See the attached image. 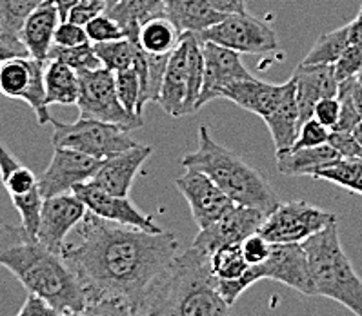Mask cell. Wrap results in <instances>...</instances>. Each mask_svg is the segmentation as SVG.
Instances as JSON below:
<instances>
[{"instance_id":"cell-15","label":"cell","mask_w":362,"mask_h":316,"mask_svg":"<svg viewBox=\"0 0 362 316\" xmlns=\"http://www.w3.org/2000/svg\"><path fill=\"white\" fill-rule=\"evenodd\" d=\"M86 204L88 211L97 217L110 220V222L122 224V226L136 227L149 233H162V227L153 222V218L142 213L128 197L113 195L110 191L97 188V186L86 182L73 188V191Z\"/></svg>"},{"instance_id":"cell-22","label":"cell","mask_w":362,"mask_h":316,"mask_svg":"<svg viewBox=\"0 0 362 316\" xmlns=\"http://www.w3.org/2000/svg\"><path fill=\"white\" fill-rule=\"evenodd\" d=\"M262 120L272 133L277 154L290 151L298 137V129H300V113H298L297 97H295L293 77L288 80V90H286L282 102Z\"/></svg>"},{"instance_id":"cell-47","label":"cell","mask_w":362,"mask_h":316,"mask_svg":"<svg viewBox=\"0 0 362 316\" xmlns=\"http://www.w3.org/2000/svg\"><path fill=\"white\" fill-rule=\"evenodd\" d=\"M341 115V100L339 97H328L317 102L315 111H313V119H317L322 126L328 129H333Z\"/></svg>"},{"instance_id":"cell-56","label":"cell","mask_w":362,"mask_h":316,"mask_svg":"<svg viewBox=\"0 0 362 316\" xmlns=\"http://www.w3.org/2000/svg\"><path fill=\"white\" fill-rule=\"evenodd\" d=\"M17 316H22V315H21V312H18V315H17Z\"/></svg>"},{"instance_id":"cell-18","label":"cell","mask_w":362,"mask_h":316,"mask_svg":"<svg viewBox=\"0 0 362 316\" xmlns=\"http://www.w3.org/2000/svg\"><path fill=\"white\" fill-rule=\"evenodd\" d=\"M295 97H297L300 126L313 119L319 100L339 95V80L333 66H304L298 64L293 71Z\"/></svg>"},{"instance_id":"cell-17","label":"cell","mask_w":362,"mask_h":316,"mask_svg":"<svg viewBox=\"0 0 362 316\" xmlns=\"http://www.w3.org/2000/svg\"><path fill=\"white\" fill-rule=\"evenodd\" d=\"M151 153H153L151 145L136 144L129 150L122 151V153L106 158V160H103V166L98 167L93 178L90 180V184L97 186L104 191L113 193V195L128 197L136 173H139L142 164L151 157Z\"/></svg>"},{"instance_id":"cell-52","label":"cell","mask_w":362,"mask_h":316,"mask_svg":"<svg viewBox=\"0 0 362 316\" xmlns=\"http://www.w3.org/2000/svg\"><path fill=\"white\" fill-rule=\"evenodd\" d=\"M59 8V13H60V20H68V15L69 11L73 9V6H77L78 0H53Z\"/></svg>"},{"instance_id":"cell-5","label":"cell","mask_w":362,"mask_h":316,"mask_svg":"<svg viewBox=\"0 0 362 316\" xmlns=\"http://www.w3.org/2000/svg\"><path fill=\"white\" fill-rule=\"evenodd\" d=\"M315 296L335 300L362 316V278L349 262L339 238V222L303 242Z\"/></svg>"},{"instance_id":"cell-12","label":"cell","mask_w":362,"mask_h":316,"mask_svg":"<svg viewBox=\"0 0 362 316\" xmlns=\"http://www.w3.org/2000/svg\"><path fill=\"white\" fill-rule=\"evenodd\" d=\"M175 186L188 200L193 220L201 229L217 222L235 205L214 180L197 169H186L182 176L175 180Z\"/></svg>"},{"instance_id":"cell-24","label":"cell","mask_w":362,"mask_h":316,"mask_svg":"<svg viewBox=\"0 0 362 316\" xmlns=\"http://www.w3.org/2000/svg\"><path fill=\"white\" fill-rule=\"evenodd\" d=\"M104 13L122 28L124 39L139 42L141 28L151 18L166 17V2L164 0H117L106 8Z\"/></svg>"},{"instance_id":"cell-39","label":"cell","mask_w":362,"mask_h":316,"mask_svg":"<svg viewBox=\"0 0 362 316\" xmlns=\"http://www.w3.org/2000/svg\"><path fill=\"white\" fill-rule=\"evenodd\" d=\"M332 129L322 126L317 119L306 120L300 129H298V137L295 140L291 150H303V147H317V145L328 144Z\"/></svg>"},{"instance_id":"cell-13","label":"cell","mask_w":362,"mask_h":316,"mask_svg":"<svg viewBox=\"0 0 362 316\" xmlns=\"http://www.w3.org/2000/svg\"><path fill=\"white\" fill-rule=\"evenodd\" d=\"M268 214L255 207L235 204L217 222L201 229L193 240V248L211 255L218 248L228 244H243L247 236L259 233Z\"/></svg>"},{"instance_id":"cell-28","label":"cell","mask_w":362,"mask_h":316,"mask_svg":"<svg viewBox=\"0 0 362 316\" xmlns=\"http://www.w3.org/2000/svg\"><path fill=\"white\" fill-rule=\"evenodd\" d=\"M0 180L11 198L28 195L39 188V178L24 164L18 162L2 140H0Z\"/></svg>"},{"instance_id":"cell-26","label":"cell","mask_w":362,"mask_h":316,"mask_svg":"<svg viewBox=\"0 0 362 316\" xmlns=\"http://www.w3.org/2000/svg\"><path fill=\"white\" fill-rule=\"evenodd\" d=\"M44 84H46V104H60V106H71L78 100V75L68 64L60 60H47L46 73H44Z\"/></svg>"},{"instance_id":"cell-58","label":"cell","mask_w":362,"mask_h":316,"mask_svg":"<svg viewBox=\"0 0 362 316\" xmlns=\"http://www.w3.org/2000/svg\"><path fill=\"white\" fill-rule=\"evenodd\" d=\"M164 2H166V0H164Z\"/></svg>"},{"instance_id":"cell-50","label":"cell","mask_w":362,"mask_h":316,"mask_svg":"<svg viewBox=\"0 0 362 316\" xmlns=\"http://www.w3.org/2000/svg\"><path fill=\"white\" fill-rule=\"evenodd\" d=\"M222 13H246V0H209Z\"/></svg>"},{"instance_id":"cell-55","label":"cell","mask_w":362,"mask_h":316,"mask_svg":"<svg viewBox=\"0 0 362 316\" xmlns=\"http://www.w3.org/2000/svg\"><path fill=\"white\" fill-rule=\"evenodd\" d=\"M358 77H361V78H362V71H361V73H358Z\"/></svg>"},{"instance_id":"cell-36","label":"cell","mask_w":362,"mask_h":316,"mask_svg":"<svg viewBox=\"0 0 362 316\" xmlns=\"http://www.w3.org/2000/svg\"><path fill=\"white\" fill-rule=\"evenodd\" d=\"M13 200L15 209L21 213L22 224L21 226L24 227L30 236H35L37 238V233H39V226H40V211H42V195H40V189H33L28 195H22V197H15L11 198Z\"/></svg>"},{"instance_id":"cell-27","label":"cell","mask_w":362,"mask_h":316,"mask_svg":"<svg viewBox=\"0 0 362 316\" xmlns=\"http://www.w3.org/2000/svg\"><path fill=\"white\" fill-rule=\"evenodd\" d=\"M39 60L33 56H15L0 62V95L8 99H24Z\"/></svg>"},{"instance_id":"cell-4","label":"cell","mask_w":362,"mask_h":316,"mask_svg":"<svg viewBox=\"0 0 362 316\" xmlns=\"http://www.w3.org/2000/svg\"><path fill=\"white\" fill-rule=\"evenodd\" d=\"M182 166L208 175L235 204L255 207L266 214L281 204V197L266 176L237 153L217 144L206 124L199 128V145L182 158Z\"/></svg>"},{"instance_id":"cell-14","label":"cell","mask_w":362,"mask_h":316,"mask_svg":"<svg viewBox=\"0 0 362 316\" xmlns=\"http://www.w3.org/2000/svg\"><path fill=\"white\" fill-rule=\"evenodd\" d=\"M88 214V207L75 193H62L44 198L37 238L46 248L62 253L66 238Z\"/></svg>"},{"instance_id":"cell-20","label":"cell","mask_w":362,"mask_h":316,"mask_svg":"<svg viewBox=\"0 0 362 316\" xmlns=\"http://www.w3.org/2000/svg\"><path fill=\"white\" fill-rule=\"evenodd\" d=\"M188 42L180 35V40L168 60L166 75L162 80L157 104L171 116L186 115V97H188Z\"/></svg>"},{"instance_id":"cell-11","label":"cell","mask_w":362,"mask_h":316,"mask_svg":"<svg viewBox=\"0 0 362 316\" xmlns=\"http://www.w3.org/2000/svg\"><path fill=\"white\" fill-rule=\"evenodd\" d=\"M100 166L103 160L90 154L69 147H55L52 162L39 176L40 195L42 198H49L62 193H71L75 186L90 182Z\"/></svg>"},{"instance_id":"cell-9","label":"cell","mask_w":362,"mask_h":316,"mask_svg":"<svg viewBox=\"0 0 362 316\" xmlns=\"http://www.w3.org/2000/svg\"><path fill=\"white\" fill-rule=\"evenodd\" d=\"M337 222V214L304 200L281 202L266 217L260 235L269 244H303Z\"/></svg>"},{"instance_id":"cell-19","label":"cell","mask_w":362,"mask_h":316,"mask_svg":"<svg viewBox=\"0 0 362 316\" xmlns=\"http://www.w3.org/2000/svg\"><path fill=\"white\" fill-rule=\"evenodd\" d=\"M286 90H288V82L268 84L255 77H250L231 82L230 86L222 90L221 99L231 100L246 111L255 113L260 119H264L282 102Z\"/></svg>"},{"instance_id":"cell-29","label":"cell","mask_w":362,"mask_h":316,"mask_svg":"<svg viewBox=\"0 0 362 316\" xmlns=\"http://www.w3.org/2000/svg\"><path fill=\"white\" fill-rule=\"evenodd\" d=\"M179 40L180 33L168 20V17L151 18L141 28V33H139V42H141L142 49L148 53H155V55L171 53L177 47Z\"/></svg>"},{"instance_id":"cell-2","label":"cell","mask_w":362,"mask_h":316,"mask_svg":"<svg viewBox=\"0 0 362 316\" xmlns=\"http://www.w3.org/2000/svg\"><path fill=\"white\" fill-rule=\"evenodd\" d=\"M0 265L11 271L28 293L47 300L60 315L88 305L84 291L62 255L28 235L22 226L0 224Z\"/></svg>"},{"instance_id":"cell-33","label":"cell","mask_w":362,"mask_h":316,"mask_svg":"<svg viewBox=\"0 0 362 316\" xmlns=\"http://www.w3.org/2000/svg\"><path fill=\"white\" fill-rule=\"evenodd\" d=\"M135 40L119 39L110 40V42L93 44L95 53L103 68L110 69L113 73L124 71V69L133 68V59H135Z\"/></svg>"},{"instance_id":"cell-23","label":"cell","mask_w":362,"mask_h":316,"mask_svg":"<svg viewBox=\"0 0 362 316\" xmlns=\"http://www.w3.org/2000/svg\"><path fill=\"white\" fill-rule=\"evenodd\" d=\"M166 17L184 35L202 33L218 24L226 13L214 8L209 0H166Z\"/></svg>"},{"instance_id":"cell-45","label":"cell","mask_w":362,"mask_h":316,"mask_svg":"<svg viewBox=\"0 0 362 316\" xmlns=\"http://www.w3.org/2000/svg\"><path fill=\"white\" fill-rule=\"evenodd\" d=\"M243 253L244 258L250 265H259L269 257V251H272V244L260 233L247 236L243 244Z\"/></svg>"},{"instance_id":"cell-49","label":"cell","mask_w":362,"mask_h":316,"mask_svg":"<svg viewBox=\"0 0 362 316\" xmlns=\"http://www.w3.org/2000/svg\"><path fill=\"white\" fill-rule=\"evenodd\" d=\"M15 56H30V51L21 39H9L0 35V62L15 59Z\"/></svg>"},{"instance_id":"cell-35","label":"cell","mask_w":362,"mask_h":316,"mask_svg":"<svg viewBox=\"0 0 362 316\" xmlns=\"http://www.w3.org/2000/svg\"><path fill=\"white\" fill-rule=\"evenodd\" d=\"M47 60H60L73 68L75 71H88V69L100 68V60H98L95 47L91 42L81 44V46L73 47H62V46H52V51L47 55Z\"/></svg>"},{"instance_id":"cell-46","label":"cell","mask_w":362,"mask_h":316,"mask_svg":"<svg viewBox=\"0 0 362 316\" xmlns=\"http://www.w3.org/2000/svg\"><path fill=\"white\" fill-rule=\"evenodd\" d=\"M328 144L335 147L342 158H362V145L354 137V133L332 131Z\"/></svg>"},{"instance_id":"cell-25","label":"cell","mask_w":362,"mask_h":316,"mask_svg":"<svg viewBox=\"0 0 362 316\" xmlns=\"http://www.w3.org/2000/svg\"><path fill=\"white\" fill-rule=\"evenodd\" d=\"M339 158H342L339 151L329 144L290 150L277 154V171L284 176H313L319 169L337 162Z\"/></svg>"},{"instance_id":"cell-41","label":"cell","mask_w":362,"mask_h":316,"mask_svg":"<svg viewBox=\"0 0 362 316\" xmlns=\"http://www.w3.org/2000/svg\"><path fill=\"white\" fill-rule=\"evenodd\" d=\"M335 77L339 80V84L348 78L357 77L358 73L362 71V49L357 46H351L348 44V47L344 49V53L341 55V59L335 62Z\"/></svg>"},{"instance_id":"cell-31","label":"cell","mask_w":362,"mask_h":316,"mask_svg":"<svg viewBox=\"0 0 362 316\" xmlns=\"http://www.w3.org/2000/svg\"><path fill=\"white\" fill-rule=\"evenodd\" d=\"M311 178L328 180L346 191L362 195V158H339L337 162L319 169Z\"/></svg>"},{"instance_id":"cell-6","label":"cell","mask_w":362,"mask_h":316,"mask_svg":"<svg viewBox=\"0 0 362 316\" xmlns=\"http://www.w3.org/2000/svg\"><path fill=\"white\" fill-rule=\"evenodd\" d=\"M260 280L281 282L303 295L315 296L303 244H272L269 257L262 264L250 265L244 276L235 282H218V289L226 302L233 305L244 291Z\"/></svg>"},{"instance_id":"cell-59","label":"cell","mask_w":362,"mask_h":316,"mask_svg":"<svg viewBox=\"0 0 362 316\" xmlns=\"http://www.w3.org/2000/svg\"><path fill=\"white\" fill-rule=\"evenodd\" d=\"M361 9H362V8H361Z\"/></svg>"},{"instance_id":"cell-34","label":"cell","mask_w":362,"mask_h":316,"mask_svg":"<svg viewBox=\"0 0 362 316\" xmlns=\"http://www.w3.org/2000/svg\"><path fill=\"white\" fill-rule=\"evenodd\" d=\"M42 0H0V35L18 39L30 13Z\"/></svg>"},{"instance_id":"cell-42","label":"cell","mask_w":362,"mask_h":316,"mask_svg":"<svg viewBox=\"0 0 362 316\" xmlns=\"http://www.w3.org/2000/svg\"><path fill=\"white\" fill-rule=\"evenodd\" d=\"M60 316H141L133 309L113 302H90L81 311L64 312Z\"/></svg>"},{"instance_id":"cell-1","label":"cell","mask_w":362,"mask_h":316,"mask_svg":"<svg viewBox=\"0 0 362 316\" xmlns=\"http://www.w3.org/2000/svg\"><path fill=\"white\" fill-rule=\"evenodd\" d=\"M66 242L62 258L81 284L86 300L113 302L141 312L179 255L173 233H149L90 213Z\"/></svg>"},{"instance_id":"cell-48","label":"cell","mask_w":362,"mask_h":316,"mask_svg":"<svg viewBox=\"0 0 362 316\" xmlns=\"http://www.w3.org/2000/svg\"><path fill=\"white\" fill-rule=\"evenodd\" d=\"M22 316H60V312L53 308L47 300L40 298L37 295H28L26 302L22 305L21 311Z\"/></svg>"},{"instance_id":"cell-8","label":"cell","mask_w":362,"mask_h":316,"mask_svg":"<svg viewBox=\"0 0 362 316\" xmlns=\"http://www.w3.org/2000/svg\"><path fill=\"white\" fill-rule=\"evenodd\" d=\"M77 107L81 119H93L122 128L139 129L144 126L142 116L128 113L120 104L115 90V73L106 68L78 71Z\"/></svg>"},{"instance_id":"cell-10","label":"cell","mask_w":362,"mask_h":316,"mask_svg":"<svg viewBox=\"0 0 362 316\" xmlns=\"http://www.w3.org/2000/svg\"><path fill=\"white\" fill-rule=\"evenodd\" d=\"M202 42H214L237 53L266 55L277 51V35L266 22L247 13H230L218 24L199 33Z\"/></svg>"},{"instance_id":"cell-21","label":"cell","mask_w":362,"mask_h":316,"mask_svg":"<svg viewBox=\"0 0 362 316\" xmlns=\"http://www.w3.org/2000/svg\"><path fill=\"white\" fill-rule=\"evenodd\" d=\"M60 22L62 20H60L59 8L53 0H42L31 11L18 33V39L26 46L30 56L37 60H47Z\"/></svg>"},{"instance_id":"cell-57","label":"cell","mask_w":362,"mask_h":316,"mask_svg":"<svg viewBox=\"0 0 362 316\" xmlns=\"http://www.w3.org/2000/svg\"><path fill=\"white\" fill-rule=\"evenodd\" d=\"M106 2H110V0H106Z\"/></svg>"},{"instance_id":"cell-40","label":"cell","mask_w":362,"mask_h":316,"mask_svg":"<svg viewBox=\"0 0 362 316\" xmlns=\"http://www.w3.org/2000/svg\"><path fill=\"white\" fill-rule=\"evenodd\" d=\"M170 55L171 53H164V55L148 53V68H149L148 104L157 102L158 100V95H160V87H162V80H164V75H166V68H168V60H170Z\"/></svg>"},{"instance_id":"cell-38","label":"cell","mask_w":362,"mask_h":316,"mask_svg":"<svg viewBox=\"0 0 362 316\" xmlns=\"http://www.w3.org/2000/svg\"><path fill=\"white\" fill-rule=\"evenodd\" d=\"M84 28L91 44H100V42H110V40L124 39L122 28H120L107 13L95 17L93 20L88 22Z\"/></svg>"},{"instance_id":"cell-7","label":"cell","mask_w":362,"mask_h":316,"mask_svg":"<svg viewBox=\"0 0 362 316\" xmlns=\"http://www.w3.org/2000/svg\"><path fill=\"white\" fill-rule=\"evenodd\" d=\"M52 144L55 147H69L98 160H106L136 145V142L129 137V129L100 120L78 119L77 122L68 124L52 119Z\"/></svg>"},{"instance_id":"cell-44","label":"cell","mask_w":362,"mask_h":316,"mask_svg":"<svg viewBox=\"0 0 362 316\" xmlns=\"http://www.w3.org/2000/svg\"><path fill=\"white\" fill-rule=\"evenodd\" d=\"M106 0H78L77 6H73V9L69 11L68 20L75 22L78 26H86L95 17L103 15L106 11Z\"/></svg>"},{"instance_id":"cell-54","label":"cell","mask_w":362,"mask_h":316,"mask_svg":"<svg viewBox=\"0 0 362 316\" xmlns=\"http://www.w3.org/2000/svg\"><path fill=\"white\" fill-rule=\"evenodd\" d=\"M113 2H117V0H110V2H107V6H110V4H113ZM107 6H106V8H107Z\"/></svg>"},{"instance_id":"cell-37","label":"cell","mask_w":362,"mask_h":316,"mask_svg":"<svg viewBox=\"0 0 362 316\" xmlns=\"http://www.w3.org/2000/svg\"><path fill=\"white\" fill-rule=\"evenodd\" d=\"M115 90L120 104L124 109L132 115H139V102H141V80L136 77V71L133 68L124 69L115 73Z\"/></svg>"},{"instance_id":"cell-51","label":"cell","mask_w":362,"mask_h":316,"mask_svg":"<svg viewBox=\"0 0 362 316\" xmlns=\"http://www.w3.org/2000/svg\"><path fill=\"white\" fill-rule=\"evenodd\" d=\"M349 28V42L351 46H357L362 49V9L358 11L357 17L348 24Z\"/></svg>"},{"instance_id":"cell-16","label":"cell","mask_w":362,"mask_h":316,"mask_svg":"<svg viewBox=\"0 0 362 316\" xmlns=\"http://www.w3.org/2000/svg\"><path fill=\"white\" fill-rule=\"evenodd\" d=\"M202 53H204V84L197 102V111L211 100L221 99L222 90L230 86L231 82L253 77L244 68L240 53L233 49L214 42H202Z\"/></svg>"},{"instance_id":"cell-3","label":"cell","mask_w":362,"mask_h":316,"mask_svg":"<svg viewBox=\"0 0 362 316\" xmlns=\"http://www.w3.org/2000/svg\"><path fill=\"white\" fill-rule=\"evenodd\" d=\"M209 255L197 248L179 253L142 305L141 316H230Z\"/></svg>"},{"instance_id":"cell-32","label":"cell","mask_w":362,"mask_h":316,"mask_svg":"<svg viewBox=\"0 0 362 316\" xmlns=\"http://www.w3.org/2000/svg\"><path fill=\"white\" fill-rule=\"evenodd\" d=\"M209 264L218 282H235L250 269L240 244H228L218 248L209 255Z\"/></svg>"},{"instance_id":"cell-53","label":"cell","mask_w":362,"mask_h":316,"mask_svg":"<svg viewBox=\"0 0 362 316\" xmlns=\"http://www.w3.org/2000/svg\"><path fill=\"white\" fill-rule=\"evenodd\" d=\"M354 137L357 138V140H358V144L362 145V120H361V122H358V126H357V128L354 129Z\"/></svg>"},{"instance_id":"cell-30","label":"cell","mask_w":362,"mask_h":316,"mask_svg":"<svg viewBox=\"0 0 362 316\" xmlns=\"http://www.w3.org/2000/svg\"><path fill=\"white\" fill-rule=\"evenodd\" d=\"M349 42V28L342 26L329 33L320 35L300 64L304 66H335Z\"/></svg>"},{"instance_id":"cell-43","label":"cell","mask_w":362,"mask_h":316,"mask_svg":"<svg viewBox=\"0 0 362 316\" xmlns=\"http://www.w3.org/2000/svg\"><path fill=\"white\" fill-rule=\"evenodd\" d=\"M90 42L88 39V33H86L84 26H78L75 22L62 20L59 24L55 31V39H53V44L55 46L62 47H73V46H81V44Z\"/></svg>"}]
</instances>
